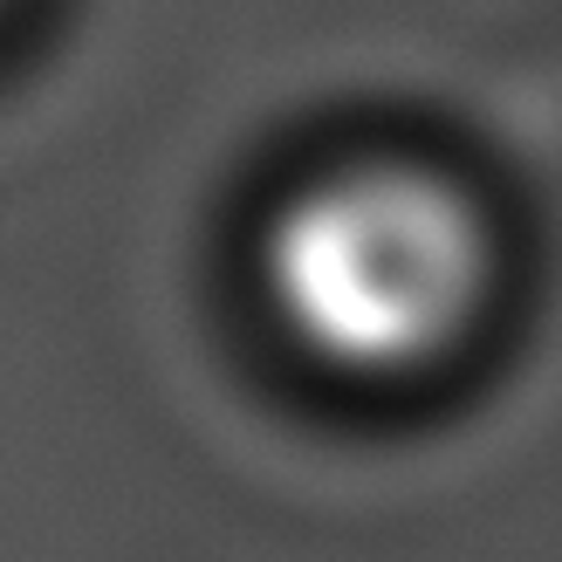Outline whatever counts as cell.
<instances>
[{"label":"cell","instance_id":"6da1fadb","mask_svg":"<svg viewBox=\"0 0 562 562\" xmlns=\"http://www.w3.org/2000/svg\"><path fill=\"white\" fill-rule=\"evenodd\" d=\"M261 274L308 357L391 378L460 344L487 289V247L481 220L432 179L336 172L281 206Z\"/></svg>","mask_w":562,"mask_h":562}]
</instances>
